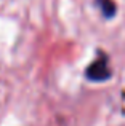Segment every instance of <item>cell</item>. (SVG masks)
Segmentation results:
<instances>
[{
    "mask_svg": "<svg viewBox=\"0 0 125 126\" xmlns=\"http://www.w3.org/2000/svg\"><path fill=\"white\" fill-rule=\"evenodd\" d=\"M98 3H100V6H101V10H103L104 16H107V18L114 16L116 6H114V3L111 2V0H98Z\"/></svg>",
    "mask_w": 125,
    "mask_h": 126,
    "instance_id": "obj_2",
    "label": "cell"
},
{
    "mask_svg": "<svg viewBox=\"0 0 125 126\" xmlns=\"http://www.w3.org/2000/svg\"><path fill=\"white\" fill-rule=\"evenodd\" d=\"M87 77L93 81H104L111 77V70L107 67V62L104 58L95 59L87 69Z\"/></svg>",
    "mask_w": 125,
    "mask_h": 126,
    "instance_id": "obj_1",
    "label": "cell"
}]
</instances>
